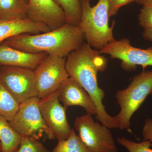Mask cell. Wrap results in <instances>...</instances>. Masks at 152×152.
I'll return each instance as SVG.
<instances>
[{"mask_svg": "<svg viewBox=\"0 0 152 152\" xmlns=\"http://www.w3.org/2000/svg\"><path fill=\"white\" fill-rule=\"evenodd\" d=\"M66 60V67L70 77L77 82L92 99L96 107V118L110 129H118L115 117L109 115L103 103L104 91L98 86L97 74L103 72L108 61L88 44L71 52Z\"/></svg>", "mask_w": 152, "mask_h": 152, "instance_id": "obj_1", "label": "cell"}, {"mask_svg": "<svg viewBox=\"0 0 152 152\" xmlns=\"http://www.w3.org/2000/svg\"><path fill=\"white\" fill-rule=\"evenodd\" d=\"M85 38L79 26L66 23L46 33L23 34L3 42L9 46L30 53H45L66 58L84 43Z\"/></svg>", "mask_w": 152, "mask_h": 152, "instance_id": "obj_2", "label": "cell"}, {"mask_svg": "<svg viewBox=\"0 0 152 152\" xmlns=\"http://www.w3.org/2000/svg\"><path fill=\"white\" fill-rule=\"evenodd\" d=\"M82 16L79 26L84 35L87 43L99 50L115 40L113 29L115 22L109 26L107 0H99L91 7L90 1L81 0Z\"/></svg>", "mask_w": 152, "mask_h": 152, "instance_id": "obj_3", "label": "cell"}, {"mask_svg": "<svg viewBox=\"0 0 152 152\" xmlns=\"http://www.w3.org/2000/svg\"><path fill=\"white\" fill-rule=\"evenodd\" d=\"M152 94V69L134 76L127 88L119 90L115 98L121 108L115 116L118 129L131 132L130 120L149 95Z\"/></svg>", "mask_w": 152, "mask_h": 152, "instance_id": "obj_4", "label": "cell"}, {"mask_svg": "<svg viewBox=\"0 0 152 152\" xmlns=\"http://www.w3.org/2000/svg\"><path fill=\"white\" fill-rule=\"evenodd\" d=\"M39 99H29L20 104L13 118L9 122L11 127L22 136H29L39 140L46 135L55 140L53 134L46 124L39 108Z\"/></svg>", "mask_w": 152, "mask_h": 152, "instance_id": "obj_5", "label": "cell"}, {"mask_svg": "<svg viewBox=\"0 0 152 152\" xmlns=\"http://www.w3.org/2000/svg\"><path fill=\"white\" fill-rule=\"evenodd\" d=\"M74 126L85 145L91 152H118L110 129L96 122L89 114L77 117Z\"/></svg>", "mask_w": 152, "mask_h": 152, "instance_id": "obj_6", "label": "cell"}, {"mask_svg": "<svg viewBox=\"0 0 152 152\" xmlns=\"http://www.w3.org/2000/svg\"><path fill=\"white\" fill-rule=\"evenodd\" d=\"M66 58L48 55L34 70L39 99L56 92L69 77Z\"/></svg>", "mask_w": 152, "mask_h": 152, "instance_id": "obj_7", "label": "cell"}, {"mask_svg": "<svg viewBox=\"0 0 152 152\" xmlns=\"http://www.w3.org/2000/svg\"><path fill=\"white\" fill-rule=\"evenodd\" d=\"M0 82L19 104L38 97L34 70L10 66L0 68Z\"/></svg>", "mask_w": 152, "mask_h": 152, "instance_id": "obj_8", "label": "cell"}, {"mask_svg": "<svg viewBox=\"0 0 152 152\" xmlns=\"http://www.w3.org/2000/svg\"><path fill=\"white\" fill-rule=\"evenodd\" d=\"M99 52L110 55L112 58L121 60V67L127 72L135 70L137 65L142 66L144 70L148 66H152V47L147 49L135 48L127 38L115 39Z\"/></svg>", "mask_w": 152, "mask_h": 152, "instance_id": "obj_9", "label": "cell"}, {"mask_svg": "<svg viewBox=\"0 0 152 152\" xmlns=\"http://www.w3.org/2000/svg\"><path fill=\"white\" fill-rule=\"evenodd\" d=\"M39 108L43 118L58 141L67 139L72 129L66 117V109L60 103L57 91L39 99Z\"/></svg>", "mask_w": 152, "mask_h": 152, "instance_id": "obj_10", "label": "cell"}, {"mask_svg": "<svg viewBox=\"0 0 152 152\" xmlns=\"http://www.w3.org/2000/svg\"><path fill=\"white\" fill-rule=\"evenodd\" d=\"M28 18L43 23L51 30L66 23L64 11L54 0H29Z\"/></svg>", "mask_w": 152, "mask_h": 152, "instance_id": "obj_11", "label": "cell"}, {"mask_svg": "<svg viewBox=\"0 0 152 152\" xmlns=\"http://www.w3.org/2000/svg\"><path fill=\"white\" fill-rule=\"evenodd\" d=\"M60 102L67 110L68 107H82L89 115H96V107L89 94L74 79L69 77L64 82L57 91Z\"/></svg>", "mask_w": 152, "mask_h": 152, "instance_id": "obj_12", "label": "cell"}, {"mask_svg": "<svg viewBox=\"0 0 152 152\" xmlns=\"http://www.w3.org/2000/svg\"><path fill=\"white\" fill-rule=\"evenodd\" d=\"M52 31L45 24L23 20L0 19V44L9 38L23 34H37Z\"/></svg>", "mask_w": 152, "mask_h": 152, "instance_id": "obj_13", "label": "cell"}, {"mask_svg": "<svg viewBox=\"0 0 152 152\" xmlns=\"http://www.w3.org/2000/svg\"><path fill=\"white\" fill-rule=\"evenodd\" d=\"M46 53L33 54L19 50L2 42L0 44V64L35 70L44 58Z\"/></svg>", "mask_w": 152, "mask_h": 152, "instance_id": "obj_14", "label": "cell"}, {"mask_svg": "<svg viewBox=\"0 0 152 152\" xmlns=\"http://www.w3.org/2000/svg\"><path fill=\"white\" fill-rule=\"evenodd\" d=\"M29 0H0V19L28 18Z\"/></svg>", "mask_w": 152, "mask_h": 152, "instance_id": "obj_15", "label": "cell"}, {"mask_svg": "<svg viewBox=\"0 0 152 152\" xmlns=\"http://www.w3.org/2000/svg\"><path fill=\"white\" fill-rule=\"evenodd\" d=\"M22 136L11 127L8 121L0 115L1 152H17L21 142Z\"/></svg>", "mask_w": 152, "mask_h": 152, "instance_id": "obj_16", "label": "cell"}, {"mask_svg": "<svg viewBox=\"0 0 152 152\" xmlns=\"http://www.w3.org/2000/svg\"><path fill=\"white\" fill-rule=\"evenodd\" d=\"M19 105L0 82V115L10 121L18 110Z\"/></svg>", "mask_w": 152, "mask_h": 152, "instance_id": "obj_17", "label": "cell"}, {"mask_svg": "<svg viewBox=\"0 0 152 152\" xmlns=\"http://www.w3.org/2000/svg\"><path fill=\"white\" fill-rule=\"evenodd\" d=\"M64 13L66 23L79 26L82 16L81 0H54Z\"/></svg>", "mask_w": 152, "mask_h": 152, "instance_id": "obj_18", "label": "cell"}, {"mask_svg": "<svg viewBox=\"0 0 152 152\" xmlns=\"http://www.w3.org/2000/svg\"><path fill=\"white\" fill-rule=\"evenodd\" d=\"M51 152H91L85 145L73 129L66 140L59 141Z\"/></svg>", "mask_w": 152, "mask_h": 152, "instance_id": "obj_19", "label": "cell"}, {"mask_svg": "<svg viewBox=\"0 0 152 152\" xmlns=\"http://www.w3.org/2000/svg\"><path fill=\"white\" fill-rule=\"evenodd\" d=\"M117 142L122 146L126 148L129 152H152L151 142L144 140L140 142H136L124 137H118Z\"/></svg>", "mask_w": 152, "mask_h": 152, "instance_id": "obj_20", "label": "cell"}, {"mask_svg": "<svg viewBox=\"0 0 152 152\" xmlns=\"http://www.w3.org/2000/svg\"><path fill=\"white\" fill-rule=\"evenodd\" d=\"M17 152H51L39 140L29 136H22L21 142Z\"/></svg>", "mask_w": 152, "mask_h": 152, "instance_id": "obj_21", "label": "cell"}, {"mask_svg": "<svg viewBox=\"0 0 152 152\" xmlns=\"http://www.w3.org/2000/svg\"><path fill=\"white\" fill-rule=\"evenodd\" d=\"M139 24L144 29L152 28V7L143 6L138 15Z\"/></svg>", "mask_w": 152, "mask_h": 152, "instance_id": "obj_22", "label": "cell"}, {"mask_svg": "<svg viewBox=\"0 0 152 152\" xmlns=\"http://www.w3.org/2000/svg\"><path fill=\"white\" fill-rule=\"evenodd\" d=\"M137 0H107L109 6V17L115 16L121 7L136 1Z\"/></svg>", "mask_w": 152, "mask_h": 152, "instance_id": "obj_23", "label": "cell"}, {"mask_svg": "<svg viewBox=\"0 0 152 152\" xmlns=\"http://www.w3.org/2000/svg\"><path fill=\"white\" fill-rule=\"evenodd\" d=\"M142 134L144 140L149 141L152 143V118H147L145 121Z\"/></svg>", "mask_w": 152, "mask_h": 152, "instance_id": "obj_24", "label": "cell"}, {"mask_svg": "<svg viewBox=\"0 0 152 152\" xmlns=\"http://www.w3.org/2000/svg\"><path fill=\"white\" fill-rule=\"evenodd\" d=\"M142 37L146 40L150 41L152 43V28L144 29Z\"/></svg>", "mask_w": 152, "mask_h": 152, "instance_id": "obj_25", "label": "cell"}, {"mask_svg": "<svg viewBox=\"0 0 152 152\" xmlns=\"http://www.w3.org/2000/svg\"><path fill=\"white\" fill-rule=\"evenodd\" d=\"M136 2L143 6H151L152 7V0H137Z\"/></svg>", "mask_w": 152, "mask_h": 152, "instance_id": "obj_26", "label": "cell"}, {"mask_svg": "<svg viewBox=\"0 0 152 152\" xmlns=\"http://www.w3.org/2000/svg\"><path fill=\"white\" fill-rule=\"evenodd\" d=\"M1 151V142H0V152Z\"/></svg>", "mask_w": 152, "mask_h": 152, "instance_id": "obj_27", "label": "cell"}, {"mask_svg": "<svg viewBox=\"0 0 152 152\" xmlns=\"http://www.w3.org/2000/svg\"><path fill=\"white\" fill-rule=\"evenodd\" d=\"M82 1H90L91 0H82Z\"/></svg>", "mask_w": 152, "mask_h": 152, "instance_id": "obj_28", "label": "cell"}, {"mask_svg": "<svg viewBox=\"0 0 152 152\" xmlns=\"http://www.w3.org/2000/svg\"><path fill=\"white\" fill-rule=\"evenodd\" d=\"M1 64H0V68H1Z\"/></svg>", "mask_w": 152, "mask_h": 152, "instance_id": "obj_29", "label": "cell"}]
</instances>
